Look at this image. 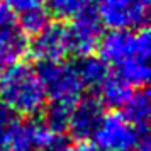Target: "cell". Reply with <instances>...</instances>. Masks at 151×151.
<instances>
[{"mask_svg":"<svg viewBox=\"0 0 151 151\" xmlns=\"http://www.w3.org/2000/svg\"><path fill=\"white\" fill-rule=\"evenodd\" d=\"M141 132L143 131L137 129L122 112H104L100 122L92 134V143L100 151H134Z\"/></svg>","mask_w":151,"mask_h":151,"instance_id":"cell-4","label":"cell"},{"mask_svg":"<svg viewBox=\"0 0 151 151\" xmlns=\"http://www.w3.org/2000/svg\"><path fill=\"white\" fill-rule=\"evenodd\" d=\"M97 90H99V100L102 102V105L117 110L126 105V102L134 92V87H131L119 73L109 71V75L104 78V82L97 87Z\"/></svg>","mask_w":151,"mask_h":151,"instance_id":"cell-10","label":"cell"},{"mask_svg":"<svg viewBox=\"0 0 151 151\" xmlns=\"http://www.w3.org/2000/svg\"><path fill=\"white\" fill-rule=\"evenodd\" d=\"M12 124H14L12 114L0 104V148L4 146V143H5V137H7L9 131H10V127H12Z\"/></svg>","mask_w":151,"mask_h":151,"instance_id":"cell-20","label":"cell"},{"mask_svg":"<svg viewBox=\"0 0 151 151\" xmlns=\"http://www.w3.org/2000/svg\"><path fill=\"white\" fill-rule=\"evenodd\" d=\"M0 151H5V148H0Z\"/></svg>","mask_w":151,"mask_h":151,"instance_id":"cell-24","label":"cell"},{"mask_svg":"<svg viewBox=\"0 0 151 151\" xmlns=\"http://www.w3.org/2000/svg\"><path fill=\"white\" fill-rule=\"evenodd\" d=\"M93 0H48L49 12L58 21H73L80 15L90 12Z\"/></svg>","mask_w":151,"mask_h":151,"instance_id":"cell-14","label":"cell"},{"mask_svg":"<svg viewBox=\"0 0 151 151\" xmlns=\"http://www.w3.org/2000/svg\"><path fill=\"white\" fill-rule=\"evenodd\" d=\"M78 73L82 76L85 88H97L104 78L109 75V66L99 58V56H83L82 61L76 65Z\"/></svg>","mask_w":151,"mask_h":151,"instance_id":"cell-12","label":"cell"},{"mask_svg":"<svg viewBox=\"0 0 151 151\" xmlns=\"http://www.w3.org/2000/svg\"><path fill=\"white\" fill-rule=\"evenodd\" d=\"M29 49L34 60L41 65L66 60V56L71 55L68 26H65L61 22H49L41 32H37L32 37Z\"/></svg>","mask_w":151,"mask_h":151,"instance_id":"cell-6","label":"cell"},{"mask_svg":"<svg viewBox=\"0 0 151 151\" xmlns=\"http://www.w3.org/2000/svg\"><path fill=\"white\" fill-rule=\"evenodd\" d=\"M71 107H73V105H65V104L51 102L49 105L44 107V110H46V119H44V122H48L51 127H55V129H58V131H65L66 129V122H68Z\"/></svg>","mask_w":151,"mask_h":151,"instance_id":"cell-18","label":"cell"},{"mask_svg":"<svg viewBox=\"0 0 151 151\" xmlns=\"http://www.w3.org/2000/svg\"><path fill=\"white\" fill-rule=\"evenodd\" d=\"M27 37H34L37 32H41L42 29L48 26L49 22V14L46 12V9H36V10H29L24 14H19V21H15Z\"/></svg>","mask_w":151,"mask_h":151,"instance_id":"cell-17","label":"cell"},{"mask_svg":"<svg viewBox=\"0 0 151 151\" xmlns=\"http://www.w3.org/2000/svg\"><path fill=\"white\" fill-rule=\"evenodd\" d=\"M134 151H151V141H150V136H148V131L141 132V137H139Z\"/></svg>","mask_w":151,"mask_h":151,"instance_id":"cell-23","label":"cell"},{"mask_svg":"<svg viewBox=\"0 0 151 151\" xmlns=\"http://www.w3.org/2000/svg\"><path fill=\"white\" fill-rule=\"evenodd\" d=\"M117 73L134 88H144L150 82V65L144 60H132L117 66Z\"/></svg>","mask_w":151,"mask_h":151,"instance_id":"cell-16","label":"cell"},{"mask_svg":"<svg viewBox=\"0 0 151 151\" xmlns=\"http://www.w3.org/2000/svg\"><path fill=\"white\" fill-rule=\"evenodd\" d=\"M41 78L44 82V88L48 93V100L65 105L73 104L82 99L85 92V85L76 65L68 61L46 63L39 68Z\"/></svg>","mask_w":151,"mask_h":151,"instance_id":"cell-3","label":"cell"},{"mask_svg":"<svg viewBox=\"0 0 151 151\" xmlns=\"http://www.w3.org/2000/svg\"><path fill=\"white\" fill-rule=\"evenodd\" d=\"M27 51V36L15 24L0 26V70L17 61H22Z\"/></svg>","mask_w":151,"mask_h":151,"instance_id":"cell-9","label":"cell"},{"mask_svg":"<svg viewBox=\"0 0 151 151\" xmlns=\"http://www.w3.org/2000/svg\"><path fill=\"white\" fill-rule=\"evenodd\" d=\"M102 116L104 105L97 97H82L73 104L70 110L66 129L76 139H88L99 126Z\"/></svg>","mask_w":151,"mask_h":151,"instance_id":"cell-8","label":"cell"},{"mask_svg":"<svg viewBox=\"0 0 151 151\" xmlns=\"http://www.w3.org/2000/svg\"><path fill=\"white\" fill-rule=\"evenodd\" d=\"M95 15L109 29H139L148 22L150 0H97Z\"/></svg>","mask_w":151,"mask_h":151,"instance_id":"cell-5","label":"cell"},{"mask_svg":"<svg viewBox=\"0 0 151 151\" xmlns=\"http://www.w3.org/2000/svg\"><path fill=\"white\" fill-rule=\"evenodd\" d=\"M31 129L37 151H60L65 144L63 131L51 127L48 122H31Z\"/></svg>","mask_w":151,"mask_h":151,"instance_id":"cell-13","label":"cell"},{"mask_svg":"<svg viewBox=\"0 0 151 151\" xmlns=\"http://www.w3.org/2000/svg\"><path fill=\"white\" fill-rule=\"evenodd\" d=\"M2 2L12 9L15 15H19L29 10H36V9H46L48 0H2Z\"/></svg>","mask_w":151,"mask_h":151,"instance_id":"cell-19","label":"cell"},{"mask_svg":"<svg viewBox=\"0 0 151 151\" xmlns=\"http://www.w3.org/2000/svg\"><path fill=\"white\" fill-rule=\"evenodd\" d=\"M2 148H5V151H37L34 137H32L31 122H15L14 121Z\"/></svg>","mask_w":151,"mask_h":151,"instance_id":"cell-15","label":"cell"},{"mask_svg":"<svg viewBox=\"0 0 151 151\" xmlns=\"http://www.w3.org/2000/svg\"><path fill=\"white\" fill-rule=\"evenodd\" d=\"M70 42H71V55L88 56L97 51V46L102 37V24L92 10L87 14L70 21L68 26Z\"/></svg>","mask_w":151,"mask_h":151,"instance_id":"cell-7","label":"cell"},{"mask_svg":"<svg viewBox=\"0 0 151 151\" xmlns=\"http://www.w3.org/2000/svg\"><path fill=\"white\" fill-rule=\"evenodd\" d=\"M0 104L19 117H36L48 105L39 68L31 63L17 61L2 68L0 73Z\"/></svg>","mask_w":151,"mask_h":151,"instance_id":"cell-1","label":"cell"},{"mask_svg":"<svg viewBox=\"0 0 151 151\" xmlns=\"http://www.w3.org/2000/svg\"><path fill=\"white\" fill-rule=\"evenodd\" d=\"M99 58L107 66H121L132 60H150L151 53V36L144 27L139 29H109V32L102 34L97 46Z\"/></svg>","mask_w":151,"mask_h":151,"instance_id":"cell-2","label":"cell"},{"mask_svg":"<svg viewBox=\"0 0 151 151\" xmlns=\"http://www.w3.org/2000/svg\"><path fill=\"white\" fill-rule=\"evenodd\" d=\"M60 151H100V150L88 139H76L75 143L63 144Z\"/></svg>","mask_w":151,"mask_h":151,"instance_id":"cell-21","label":"cell"},{"mask_svg":"<svg viewBox=\"0 0 151 151\" xmlns=\"http://www.w3.org/2000/svg\"><path fill=\"white\" fill-rule=\"evenodd\" d=\"M12 24H15V12L0 0V26H12Z\"/></svg>","mask_w":151,"mask_h":151,"instance_id":"cell-22","label":"cell"},{"mask_svg":"<svg viewBox=\"0 0 151 151\" xmlns=\"http://www.w3.org/2000/svg\"><path fill=\"white\" fill-rule=\"evenodd\" d=\"M124 109V116L129 119L131 122L136 126L137 129H148L151 117V99L148 90L137 88V92H132V95L129 97V100L126 102Z\"/></svg>","mask_w":151,"mask_h":151,"instance_id":"cell-11","label":"cell"}]
</instances>
